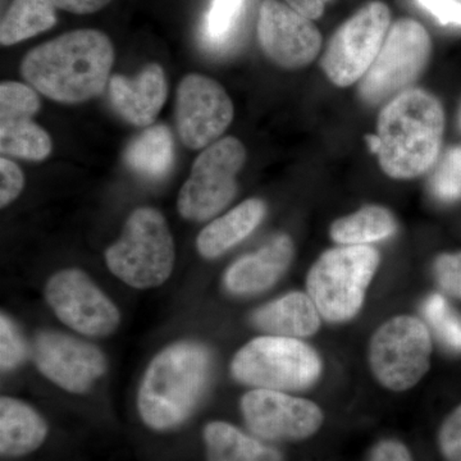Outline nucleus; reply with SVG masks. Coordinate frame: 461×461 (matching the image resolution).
Here are the masks:
<instances>
[{
  "instance_id": "obj_1",
  "label": "nucleus",
  "mask_w": 461,
  "mask_h": 461,
  "mask_svg": "<svg viewBox=\"0 0 461 461\" xmlns=\"http://www.w3.org/2000/svg\"><path fill=\"white\" fill-rule=\"evenodd\" d=\"M113 62V44L104 32L75 30L30 50L21 71L42 95L80 104L104 91Z\"/></svg>"
},
{
  "instance_id": "obj_2",
  "label": "nucleus",
  "mask_w": 461,
  "mask_h": 461,
  "mask_svg": "<svg viewBox=\"0 0 461 461\" xmlns=\"http://www.w3.org/2000/svg\"><path fill=\"white\" fill-rule=\"evenodd\" d=\"M446 126L442 103L429 91H403L379 113L375 151L388 177L411 180L435 167Z\"/></svg>"
},
{
  "instance_id": "obj_3",
  "label": "nucleus",
  "mask_w": 461,
  "mask_h": 461,
  "mask_svg": "<svg viewBox=\"0 0 461 461\" xmlns=\"http://www.w3.org/2000/svg\"><path fill=\"white\" fill-rule=\"evenodd\" d=\"M212 375V355L198 341L167 346L149 364L138 393L142 421L151 429H176L193 414Z\"/></svg>"
},
{
  "instance_id": "obj_4",
  "label": "nucleus",
  "mask_w": 461,
  "mask_h": 461,
  "mask_svg": "<svg viewBox=\"0 0 461 461\" xmlns=\"http://www.w3.org/2000/svg\"><path fill=\"white\" fill-rule=\"evenodd\" d=\"M175 260V241L166 218L149 206L132 212L121 238L105 251L109 271L123 284L140 290L165 284Z\"/></svg>"
},
{
  "instance_id": "obj_5",
  "label": "nucleus",
  "mask_w": 461,
  "mask_h": 461,
  "mask_svg": "<svg viewBox=\"0 0 461 461\" xmlns=\"http://www.w3.org/2000/svg\"><path fill=\"white\" fill-rule=\"evenodd\" d=\"M378 266V250L368 245H345L321 254L306 277V290L321 318L330 323L353 320Z\"/></svg>"
},
{
  "instance_id": "obj_6",
  "label": "nucleus",
  "mask_w": 461,
  "mask_h": 461,
  "mask_svg": "<svg viewBox=\"0 0 461 461\" xmlns=\"http://www.w3.org/2000/svg\"><path fill=\"white\" fill-rule=\"evenodd\" d=\"M321 368L320 355L312 346L271 335L251 339L230 363V373L240 384L282 393L313 386Z\"/></svg>"
},
{
  "instance_id": "obj_7",
  "label": "nucleus",
  "mask_w": 461,
  "mask_h": 461,
  "mask_svg": "<svg viewBox=\"0 0 461 461\" xmlns=\"http://www.w3.org/2000/svg\"><path fill=\"white\" fill-rule=\"evenodd\" d=\"M432 41L426 27L402 18L391 25L377 58L362 80L359 95L364 103L378 105L411 89L429 66Z\"/></svg>"
},
{
  "instance_id": "obj_8",
  "label": "nucleus",
  "mask_w": 461,
  "mask_h": 461,
  "mask_svg": "<svg viewBox=\"0 0 461 461\" xmlns=\"http://www.w3.org/2000/svg\"><path fill=\"white\" fill-rule=\"evenodd\" d=\"M247 162V149L239 139L227 136L204 149L178 194L182 218L204 222L221 213L238 193V175Z\"/></svg>"
},
{
  "instance_id": "obj_9",
  "label": "nucleus",
  "mask_w": 461,
  "mask_h": 461,
  "mask_svg": "<svg viewBox=\"0 0 461 461\" xmlns=\"http://www.w3.org/2000/svg\"><path fill=\"white\" fill-rule=\"evenodd\" d=\"M432 355L429 327L420 318L397 315L382 324L369 344V364L382 386L411 390L427 375Z\"/></svg>"
},
{
  "instance_id": "obj_10",
  "label": "nucleus",
  "mask_w": 461,
  "mask_h": 461,
  "mask_svg": "<svg viewBox=\"0 0 461 461\" xmlns=\"http://www.w3.org/2000/svg\"><path fill=\"white\" fill-rule=\"evenodd\" d=\"M390 27L391 11L382 2L363 5L342 23L321 59L330 83L348 87L362 80L377 58Z\"/></svg>"
},
{
  "instance_id": "obj_11",
  "label": "nucleus",
  "mask_w": 461,
  "mask_h": 461,
  "mask_svg": "<svg viewBox=\"0 0 461 461\" xmlns=\"http://www.w3.org/2000/svg\"><path fill=\"white\" fill-rule=\"evenodd\" d=\"M45 300L58 320L87 338H104L120 326L117 306L80 269H63L51 276Z\"/></svg>"
},
{
  "instance_id": "obj_12",
  "label": "nucleus",
  "mask_w": 461,
  "mask_h": 461,
  "mask_svg": "<svg viewBox=\"0 0 461 461\" xmlns=\"http://www.w3.org/2000/svg\"><path fill=\"white\" fill-rule=\"evenodd\" d=\"M233 120V104L222 85L190 74L182 78L176 102V124L185 147L199 150L218 141Z\"/></svg>"
},
{
  "instance_id": "obj_13",
  "label": "nucleus",
  "mask_w": 461,
  "mask_h": 461,
  "mask_svg": "<svg viewBox=\"0 0 461 461\" xmlns=\"http://www.w3.org/2000/svg\"><path fill=\"white\" fill-rule=\"evenodd\" d=\"M241 412L248 429L268 441L309 438L320 430L324 420L317 403L264 388L242 396Z\"/></svg>"
},
{
  "instance_id": "obj_14",
  "label": "nucleus",
  "mask_w": 461,
  "mask_h": 461,
  "mask_svg": "<svg viewBox=\"0 0 461 461\" xmlns=\"http://www.w3.org/2000/svg\"><path fill=\"white\" fill-rule=\"evenodd\" d=\"M33 362L44 377L71 393H85L107 372L104 353L84 339L44 330L33 341Z\"/></svg>"
},
{
  "instance_id": "obj_15",
  "label": "nucleus",
  "mask_w": 461,
  "mask_h": 461,
  "mask_svg": "<svg viewBox=\"0 0 461 461\" xmlns=\"http://www.w3.org/2000/svg\"><path fill=\"white\" fill-rule=\"evenodd\" d=\"M257 32L263 53L281 68L299 69L311 65L323 44L313 21L280 0H264Z\"/></svg>"
},
{
  "instance_id": "obj_16",
  "label": "nucleus",
  "mask_w": 461,
  "mask_h": 461,
  "mask_svg": "<svg viewBox=\"0 0 461 461\" xmlns=\"http://www.w3.org/2000/svg\"><path fill=\"white\" fill-rule=\"evenodd\" d=\"M41 99L30 86L14 81L0 85V151L3 156L42 160L51 153V139L32 117Z\"/></svg>"
},
{
  "instance_id": "obj_17",
  "label": "nucleus",
  "mask_w": 461,
  "mask_h": 461,
  "mask_svg": "<svg viewBox=\"0 0 461 461\" xmlns=\"http://www.w3.org/2000/svg\"><path fill=\"white\" fill-rule=\"evenodd\" d=\"M167 95L168 85L165 71L157 63L145 66L135 77L114 75L109 80L112 107L133 126L145 127L156 122Z\"/></svg>"
},
{
  "instance_id": "obj_18",
  "label": "nucleus",
  "mask_w": 461,
  "mask_h": 461,
  "mask_svg": "<svg viewBox=\"0 0 461 461\" xmlns=\"http://www.w3.org/2000/svg\"><path fill=\"white\" fill-rule=\"evenodd\" d=\"M294 259L293 240L278 235L254 253L240 258L224 273L223 284L233 295H256L281 280Z\"/></svg>"
},
{
  "instance_id": "obj_19",
  "label": "nucleus",
  "mask_w": 461,
  "mask_h": 461,
  "mask_svg": "<svg viewBox=\"0 0 461 461\" xmlns=\"http://www.w3.org/2000/svg\"><path fill=\"white\" fill-rule=\"evenodd\" d=\"M321 315L309 294L295 293L278 297L254 312V326L271 336L305 339L321 329Z\"/></svg>"
},
{
  "instance_id": "obj_20",
  "label": "nucleus",
  "mask_w": 461,
  "mask_h": 461,
  "mask_svg": "<svg viewBox=\"0 0 461 461\" xmlns=\"http://www.w3.org/2000/svg\"><path fill=\"white\" fill-rule=\"evenodd\" d=\"M263 200L251 198L200 230L196 249L205 259H217L249 238L266 215Z\"/></svg>"
},
{
  "instance_id": "obj_21",
  "label": "nucleus",
  "mask_w": 461,
  "mask_h": 461,
  "mask_svg": "<svg viewBox=\"0 0 461 461\" xmlns=\"http://www.w3.org/2000/svg\"><path fill=\"white\" fill-rule=\"evenodd\" d=\"M48 436V424L35 409L21 400L0 399V453L23 456L41 447Z\"/></svg>"
},
{
  "instance_id": "obj_22",
  "label": "nucleus",
  "mask_w": 461,
  "mask_h": 461,
  "mask_svg": "<svg viewBox=\"0 0 461 461\" xmlns=\"http://www.w3.org/2000/svg\"><path fill=\"white\" fill-rule=\"evenodd\" d=\"M124 162L139 177L159 181L173 163V139L166 124H154L142 131L124 151Z\"/></svg>"
},
{
  "instance_id": "obj_23",
  "label": "nucleus",
  "mask_w": 461,
  "mask_h": 461,
  "mask_svg": "<svg viewBox=\"0 0 461 461\" xmlns=\"http://www.w3.org/2000/svg\"><path fill=\"white\" fill-rule=\"evenodd\" d=\"M208 461H282L276 448L245 435L226 421H212L204 429Z\"/></svg>"
},
{
  "instance_id": "obj_24",
  "label": "nucleus",
  "mask_w": 461,
  "mask_h": 461,
  "mask_svg": "<svg viewBox=\"0 0 461 461\" xmlns=\"http://www.w3.org/2000/svg\"><path fill=\"white\" fill-rule=\"evenodd\" d=\"M397 230L393 214L384 206H363L339 218L330 226V235L339 245H368L391 238Z\"/></svg>"
},
{
  "instance_id": "obj_25",
  "label": "nucleus",
  "mask_w": 461,
  "mask_h": 461,
  "mask_svg": "<svg viewBox=\"0 0 461 461\" xmlns=\"http://www.w3.org/2000/svg\"><path fill=\"white\" fill-rule=\"evenodd\" d=\"M249 0H212L200 23V44L206 51L222 54L232 48L247 16Z\"/></svg>"
},
{
  "instance_id": "obj_26",
  "label": "nucleus",
  "mask_w": 461,
  "mask_h": 461,
  "mask_svg": "<svg viewBox=\"0 0 461 461\" xmlns=\"http://www.w3.org/2000/svg\"><path fill=\"white\" fill-rule=\"evenodd\" d=\"M56 23V7L50 0H14L0 25V42L3 47L17 44Z\"/></svg>"
},
{
  "instance_id": "obj_27",
  "label": "nucleus",
  "mask_w": 461,
  "mask_h": 461,
  "mask_svg": "<svg viewBox=\"0 0 461 461\" xmlns=\"http://www.w3.org/2000/svg\"><path fill=\"white\" fill-rule=\"evenodd\" d=\"M429 190L441 203L451 204L461 199V145L438 158L430 175Z\"/></svg>"
},
{
  "instance_id": "obj_28",
  "label": "nucleus",
  "mask_w": 461,
  "mask_h": 461,
  "mask_svg": "<svg viewBox=\"0 0 461 461\" xmlns=\"http://www.w3.org/2000/svg\"><path fill=\"white\" fill-rule=\"evenodd\" d=\"M423 313L436 335L448 348L461 351V317L447 304L441 295H432L426 300Z\"/></svg>"
},
{
  "instance_id": "obj_29",
  "label": "nucleus",
  "mask_w": 461,
  "mask_h": 461,
  "mask_svg": "<svg viewBox=\"0 0 461 461\" xmlns=\"http://www.w3.org/2000/svg\"><path fill=\"white\" fill-rule=\"evenodd\" d=\"M29 348L20 330L7 314L0 318V368L3 373L16 369L25 362Z\"/></svg>"
},
{
  "instance_id": "obj_30",
  "label": "nucleus",
  "mask_w": 461,
  "mask_h": 461,
  "mask_svg": "<svg viewBox=\"0 0 461 461\" xmlns=\"http://www.w3.org/2000/svg\"><path fill=\"white\" fill-rule=\"evenodd\" d=\"M433 276L444 293L461 299V251L437 257L433 263Z\"/></svg>"
},
{
  "instance_id": "obj_31",
  "label": "nucleus",
  "mask_w": 461,
  "mask_h": 461,
  "mask_svg": "<svg viewBox=\"0 0 461 461\" xmlns=\"http://www.w3.org/2000/svg\"><path fill=\"white\" fill-rule=\"evenodd\" d=\"M438 447L445 461H461V403L439 427Z\"/></svg>"
},
{
  "instance_id": "obj_32",
  "label": "nucleus",
  "mask_w": 461,
  "mask_h": 461,
  "mask_svg": "<svg viewBox=\"0 0 461 461\" xmlns=\"http://www.w3.org/2000/svg\"><path fill=\"white\" fill-rule=\"evenodd\" d=\"M25 177L20 167L7 158L0 159V206L5 208L23 193Z\"/></svg>"
},
{
  "instance_id": "obj_33",
  "label": "nucleus",
  "mask_w": 461,
  "mask_h": 461,
  "mask_svg": "<svg viewBox=\"0 0 461 461\" xmlns=\"http://www.w3.org/2000/svg\"><path fill=\"white\" fill-rule=\"evenodd\" d=\"M420 7L429 11L442 25L461 26L460 0H417Z\"/></svg>"
},
{
  "instance_id": "obj_34",
  "label": "nucleus",
  "mask_w": 461,
  "mask_h": 461,
  "mask_svg": "<svg viewBox=\"0 0 461 461\" xmlns=\"http://www.w3.org/2000/svg\"><path fill=\"white\" fill-rule=\"evenodd\" d=\"M369 461H414L411 453L397 439H384L373 447Z\"/></svg>"
},
{
  "instance_id": "obj_35",
  "label": "nucleus",
  "mask_w": 461,
  "mask_h": 461,
  "mask_svg": "<svg viewBox=\"0 0 461 461\" xmlns=\"http://www.w3.org/2000/svg\"><path fill=\"white\" fill-rule=\"evenodd\" d=\"M54 7L75 14H95L107 7L112 0H50Z\"/></svg>"
},
{
  "instance_id": "obj_36",
  "label": "nucleus",
  "mask_w": 461,
  "mask_h": 461,
  "mask_svg": "<svg viewBox=\"0 0 461 461\" xmlns=\"http://www.w3.org/2000/svg\"><path fill=\"white\" fill-rule=\"evenodd\" d=\"M330 2L332 0H285L287 5L312 21L321 18Z\"/></svg>"
},
{
  "instance_id": "obj_37",
  "label": "nucleus",
  "mask_w": 461,
  "mask_h": 461,
  "mask_svg": "<svg viewBox=\"0 0 461 461\" xmlns=\"http://www.w3.org/2000/svg\"><path fill=\"white\" fill-rule=\"evenodd\" d=\"M459 121H460V127H461V109H460V118H459Z\"/></svg>"
}]
</instances>
